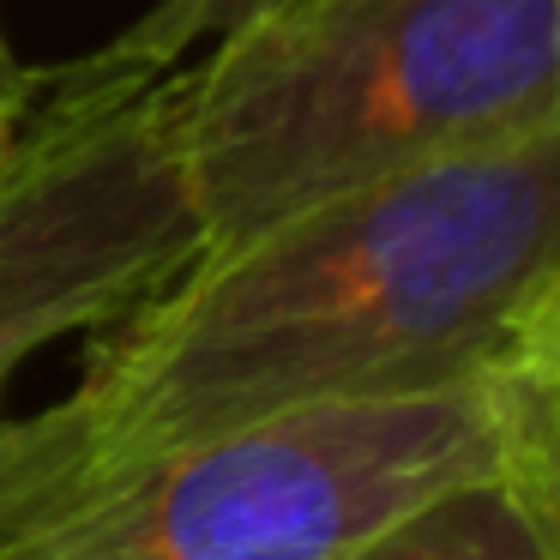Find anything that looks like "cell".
Instances as JSON below:
<instances>
[{
	"instance_id": "obj_1",
	"label": "cell",
	"mask_w": 560,
	"mask_h": 560,
	"mask_svg": "<svg viewBox=\"0 0 560 560\" xmlns=\"http://www.w3.org/2000/svg\"><path fill=\"white\" fill-rule=\"evenodd\" d=\"M560 283V115L199 247L0 422V530L175 446L488 380Z\"/></svg>"
},
{
	"instance_id": "obj_2",
	"label": "cell",
	"mask_w": 560,
	"mask_h": 560,
	"mask_svg": "<svg viewBox=\"0 0 560 560\" xmlns=\"http://www.w3.org/2000/svg\"><path fill=\"white\" fill-rule=\"evenodd\" d=\"M560 115V0H259L175 67L199 247Z\"/></svg>"
},
{
	"instance_id": "obj_3",
	"label": "cell",
	"mask_w": 560,
	"mask_h": 560,
	"mask_svg": "<svg viewBox=\"0 0 560 560\" xmlns=\"http://www.w3.org/2000/svg\"><path fill=\"white\" fill-rule=\"evenodd\" d=\"M494 470L488 380L266 416L0 530V560H343L410 500Z\"/></svg>"
},
{
	"instance_id": "obj_4",
	"label": "cell",
	"mask_w": 560,
	"mask_h": 560,
	"mask_svg": "<svg viewBox=\"0 0 560 560\" xmlns=\"http://www.w3.org/2000/svg\"><path fill=\"white\" fill-rule=\"evenodd\" d=\"M175 67L79 61L31 97L0 175V404L37 350L97 331L199 254Z\"/></svg>"
},
{
	"instance_id": "obj_5",
	"label": "cell",
	"mask_w": 560,
	"mask_h": 560,
	"mask_svg": "<svg viewBox=\"0 0 560 560\" xmlns=\"http://www.w3.org/2000/svg\"><path fill=\"white\" fill-rule=\"evenodd\" d=\"M494 470L560 548V283L488 374Z\"/></svg>"
},
{
	"instance_id": "obj_6",
	"label": "cell",
	"mask_w": 560,
	"mask_h": 560,
	"mask_svg": "<svg viewBox=\"0 0 560 560\" xmlns=\"http://www.w3.org/2000/svg\"><path fill=\"white\" fill-rule=\"evenodd\" d=\"M343 560H560V548L500 470H476L392 512Z\"/></svg>"
},
{
	"instance_id": "obj_7",
	"label": "cell",
	"mask_w": 560,
	"mask_h": 560,
	"mask_svg": "<svg viewBox=\"0 0 560 560\" xmlns=\"http://www.w3.org/2000/svg\"><path fill=\"white\" fill-rule=\"evenodd\" d=\"M43 79H25V85H0V175H7V163H13L19 151V133H25V109L31 97H37Z\"/></svg>"
},
{
	"instance_id": "obj_8",
	"label": "cell",
	"mask_w": 560,
	"mask_h": 560,
	"mask_svg": "<svg viewBox=\"0 0 560 560\" xmlns=\"http://www.w3.org/2000/svg\"><path fill=\"white\" fill-rule=\"evenodd\" d=\"M25 79H37V73H25V67H19L13 43H7V31H0V85H25Z\"/></svg>"
}]
</instances>
